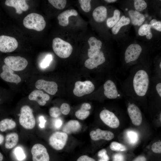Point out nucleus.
<instances>
[{
	"label": "nucleus",
	"mask_w": 161,
	"mask_h": 161,
	"mask_svg": "<svg viewBox=\"0 0 161 161\" xmlns=\"http://www.w3.org/2000/svg\"><path fill=\"white\" fill-rule=\"evenodd\" d=\"M148 68L138 67L130 70L128 76L121 84V91L125 97L134 101L147 100L151 77Z\"/></svg>",
	"instance_id": "obj_1"
},
{
	"label": "nucleus",
	"mask_w": 161,
	"mask_h": 161,
	"mask_svg": "<svg viewBox=\"0 0 161 161\" xmlns=\"http://www.w3.org/2000/svg\"><path fill=\"white\" fill-rule=\"evenodd\" d=\"M23 24L27 29L41 31L45 28L46 22L42 16L37 13H32L24 18Z\"/></svg>",
	"instance_id": "obj_2"
},
{
	"label": "nucleus",
	"mask_w": 161,
	"mask_h": 161,
	"mask_svg": "<svg viewBox=\"0 0 161 161\" xmlns=\"http://www.w3.org/2000/svg\"><path fill=\"white\" fill-rule=\"evenodd\" d=\"M52 47L55 53L61 58H66L71 55L73 47L69 43L58 37L52 41Z\"/></svg>",
	"instance_id": "obj_3"
},
{
	"label": "nucleus",
	"mask_w": 161,
	"mask_h": 161,
	"mask_svg": "<svg viewBox=\"0 0 161 161\" xmlns=\"http://www.w3.org/2000/svg\"><path fill=\"white\" fill-rule=\"evenodd\" d=\"M19 122L20 125L25 129L30 130L35 127V118L32 111L29 106L25 105L21 108Z\"/></svg>",
	"instance_id": "obj_4"
},
{
	"label": "nucleus",
	"mask_w": 161,
	"mask_h": 161,
	"mask_svg": "<svg viewBox=\"0 0 161 161\" xmlns=\"http://www.w3.org/2000/svg\"><path fill=\"white\" fill-rule=\"evenodd\" d=\"M125 97L128 101L127 110L132 123L134 125L140 126L143 120L142 114L140 109L134 102L133 100L126 97Z\"/></svg>",
	"instance_id": "obj_5"
},
{
	"label": "nucleus",
	"mask_w": 161,
	"mask_h": 161,
	"mask_svg": "<svg viewBox=\"0 0 161 161\" xmlns=\"http://www.w3.org/2000/svg\"><path fill=\"white\" fill-rule=\"evenodd\" d=\"M142 49L137 44H133L126 48L124 55V61L126 64H131L136 61L139 58Z\"/></svg>",
	"instance_id": "obj_6"
},
{
	"label": "nucleus",
	"mask_w": 161,
	"mask_h": 161,
	"mask_svg": "<svg viewBox=\"0 0 161 161\" xmlns=\"http://www.w3.org/2000/svg\"><path fill=\"white\" fill-rule=\"evenodd\" d=\"M68 138V135L66 133L63 132L56 131L49 137V143L53 148L60 150L64 147Z\"/></svg>",
	"instance_id": "obj_7"
},
{
	"label": "nucleus",
	"mask_w": 161,
	"mask_h": 161,
	"mask_svg": "<svg viewBox=\"0 0 161 161\" xmlns=\"http://www.w3.org/2000/svg\"><path fill=\"white\" fill-rule=\"evenodd\" d=\"M5 64L13 71H18L24 69L28 64L27 60L20 56H8L4 60Z\"/></svg>",
	"instance_id": "obj_8"
},
{
	"label": "nucleus",
	"mask_w": 161,
	"mask_h": 161,
	"mask_svg": "<svg viewBox=\"0 0 161 161\" xmlns=\"http://www.w3.org/2000/svg\"><path fill=\"white\" fill-rule=\"evenodd\" d=\"M95 89V85L91 81L86 80L82 82L78 81L75 83L73 93L75 96L80 97L91 93Z\"/></svg>",
	"instance_id": "obj_9"
},
{
	"label": "nucleus",
	"mask_w": 161,
	"mask_h": 161,
	"mask_svg": "<svg viewBox=\"0 0 161 161\" xmlns=\"http://www.w3.org/2000/svg\"><path fill=\"white\" fill-rule=\"evenodd\" d=\"M99 116L102 121L110 128L115 129L120 125V121L117 117L113 112L104 109L101 111Z\"/></svg>",
	"instance_id": "obj_10"
},
{
	"label": "nucleus",
	"mask_w": 161,
	"mask_h": 161,
	"mask_svg": "<svg viewBox=\"0 0 161 161\" xmlns=\"http://www.w3.org/2000/svg\"><path fill=\"white\" fill-rule=\"evenodd\" d=\"M18 42L14 37L5 35L0 36V51L4 53L11 52L18 47Z\"/></svg>",
	"instance_id": "obj_11"
},
{
	"label": "nucleus",
	"mask_w": 161,
	"mask_h": 161,
	"mask_svg": "<svg viewBox=\"0 0 161 161\" xmlns=\"http://www.w3.org/2000/svg\"><path fill=\"white\" fill-rule=\"evenodd\" d=\"M32 161H49V157L46 147L39 143L34 145L31 149Z\"/></svg>",
	"instance_id": "obj_12"
},
{
	"label": "nucleus",
	"mask_w": 161,
	"mask_h": 161,
	"mask_svg": "<svg viewBox=\"0 0 161 161\" xmlns=\"http://www.w3.org/2000/svg\"><path fill=\"white\" fill-rule=\"evenodd\" d=\"M35 86L37 89H43L51 95H55L58 91V85L56 82L53 81L38 80L35 82Z\"/></svg>",
	"instance_id": "obj_13"
},
{
	"label": "nucleus",
	"mask_w": 161,
	"mask_h": 161,
	"mask_svg": "<svg viewBox=\"0 0 161 161\" xmlns=\"http://www.w3.org/2000/svg\"><path fill=\"white\" fill-rule=\"evenodd\" d=\"M2 68L3 71L0 76L3 80L7 82L16 83L21 81V78L18 75L14 74L13 70L5 64L3 65Z\"/></svg>",
	"instance_id": "obj_14"
},
{
	"label": "nucleus",
	"mask_w": 161,
	"mask_h": 161,
	"mask_svg": "<svg viewBox=\"0 0 161 161\" xmlns=\"http://www.w3.org/2000/svg\"><path fill=\"white\" fill-rule=\"evenodd\" d=\"M88 42L90 47L88 50V55L89 58H92L99 54L102 43L100 40L97 39L94 37H90Z\"/></svg>",
	"instance_id": "obj_15"
},
{
	"label": "nucleus",
	"mask_w": 161,
	"mask_h": 161,
	"mask_svg": "<svg viewBox=\"0 0 161 161\" xmlns=\"http://www.w3.org/2000/svg\"><path fill=\"white\" fill-rule=\"evenodd\" d=\"M91 139L94 141L103 139L106 140H110L114 137V135L111 131L107 130H102L100 129L93 130L90 133Z\"/></svg>",
	"instance_id": "obj_16"
},
{
	"label": "nucleus",
	"mask_w": 161,
	"mask_h": 161,
	"mask_svg": "<svg viewBox=\"0 0 161 161\" xmlns=\"http://www.w3.org/2000/svg\"><path fill=\"white\" fill-rule=\"evenodd\" d=\"M106 60L103 52L100 51L97 55L86 60L85 62L84 65L87 68L92 69L104 63Z\"/></svg>",
	"instance_id": "obj_17"
},
{
	"label": "nucleus",
	"mask_w": 161,
	"mask_h": 161,
	"mask_svg": "<svg viewBox=\"0 0 161 161\" xmlns=\"http://www.w3.org/2000/svg\"><path fill=\"white\" fill-rule=\"evenodd\" d=\"M28 98L30 100L36 101L39 105L44 106L46 104V101L49 100L50 97L42 90H35L30 94Z\"/></svg>",
	"instance_id": "obj_18"
},
{
	"label": "nucleus",
	"mask_w": 161,
	"mask_h": 161,
	"mask_svg": "<svg viewBox=\"0 0 161 161\" xmlns=\"http://www.w3.org/2000/svg\"><path fill=\"white\" fill-rule=\"evenodd\" d=\"M78 14L77 11L74 9L65 10L60 14L58 16L59 24L63 27L67 26L69 24V17L72 16H76Z\"/></svg>",
	"instance_id": "obj_19"
},
{
	"label": "nucleus",
	"mask_w": 161,
	"mask_h": 161,
	"mask_svg": "<svg viewBox=\"0 0 161 161\" xmlns=\"http://www.w3.org/2000/svg\"><path fill=\"white\" fill-rule=\"evenodd\" d=\"M81 126L78 121L71 120L68 121L64 126L62 130L67 134L76 132L81 129Z\"/></svg>",
	"instance_id": "obj_20"
},
{
	"label": "nucleus",
	"mask_w": 161,
	"mask_h": 161,
	"mask_svg": "<svg viewBox=\"0 0 161 161\" xmlns=\"http://www.w3.org/2000/svg\"><path fill=\"white\" fill-rule=\"evenodd\" d=\"M107 15V10L104 6H101L96 8L92 13V16L95 21L102 22L106 19Z\"/></svg>",
	"instance_id": "obj_21"
},
{
	"label": "nucleus",
	"mask_w": 161,
	"mask_h": 161,
	"mask_svg": "<svg viewBox=\"0 0 161 161\" xmlns=\"http://www.w3.org/2000/svg\"><path fill=\"white\" fill-rule=\"evenodd\" d=\"M91 108L90 104L84 103L81 105L80 109L76 111L75 113L76 117L78 119L83 120L86 119L90 114L89 111Z\"/></svg>",
	"instance_id": "obj_22"
},
{
	"label": "nucleus",
	"mask_w": 161,
	"mask_h": 161,
	"mask_svg": "<svg viewBox=\"0 0 161 161\" xmlns=\"http://www.w3.org/2000/svg\"><path fill=\"white\" fill-rule=\"evenodd\" d=\"M18 141V136L16 133H12L7 134L5 138L4 147L7 149L14 147Z\"/></svg>",
	"instance_id": "obj_23"
},
{
	"label": "nucleus",
	"mask_w": 161,
	"mask_h": 161,
	"mask_svg": "<svg viewBox=\"0 0 161 161\" xmlns=\"http://www.w3.org/2000/svg\"><path fill=\"white\" fill-rule=\"evenodd\" d=\"M129 13L131 23L134 25L140 26L145 19L144 15L137 11L130 10L129 11Z\"/></svg>",
	"instance_id": "obj_24"
},
{
	"label": "nucleus",
	"mask_w": 161,
	"mask_h": 161,
	"mask_svg": "<svg viewBox=\"0 0 161 161\" xmlns=\"http://www.w3.org/2000/svg\"><path fill=\"white\" fill-rule=\"evenodd\" d=\"M16 126V122L12 119L5 118L0 121V131L4 132L7 130L14 129Z\"/></svg>",
	"instance_id": "obj_25"
},
{
	"label": "nucleus",
	"mask_w": 161,
	"mask_h": 161,
	"mask_svg": "<svg viewBox=\"0 0 161 161\" xmlns=\"http://www.w3.org/2000/svg\"><path fill=\"white\" fill-rule=\"evenodd\" d=\"M130 22V19L129 18L123 16L112 28V32L114 34H117L122 27L129 24Z\"/></svg>",
	"instance_id": "obj_26"
},
{
	"label": "nucleus",
	"mask_w": 161,
	"mask_h": 161,
	"mask_svg": "<svg viewBox=\"0 0 161 161\" xmlns=\"http://www.w3.org/2000/svg\"><path fill=\"white\" fill-rule=\"evenodd\" d=\"M151 27L148 24H144L141 26L138 31L139 35L141 36L146 35L148 39H151L152 37V34L151 31Z\"/></svg>",
	"instance_id": "obj_27"
},
{
	"label": "nucleus",
	"mask_w": 161,
	"mask_h": 161,
	"mask_svg": "<svg viewBox=\"0 0 161 161\" xmlns=\"http://www.w3.org/2000/svg\"><path fill=\"white\" fill-rule=\"evenodd\" d=\"M120 15V12L118 10H114L113 16L107 19L106 21L107 26L110 28L113 27L119 21Z\"/></svg>",
	"instance_id": "obj_28"
},
{
	"label": "nucleus",
	"mask_w": 161,
	"mask_h": 161,
	"mask_svg": "<svg viewBox=\"0 0 161 161\" xmlns=\"http://www.w3.org/2000/svg\"><path fill=\"white\" fill-rule=\"evenodd\" d=\"M48 1L55 8L59 10L64 8L66 3L65 0H48Z\"/></svg>",
	"instance_id": "obj_29"
},
{
	"label": "nucleus",
	"mask_w": 161,
	"mask_h": 161,
	"mask_svg": "<svg viewBox=\"0 0 161 161\" xmlns=\"http://www.w3.org/2000/svg\"><path fill=\"white\" fill-rule=\"evenodd\" d=\"M5 4L8 6L14 8L16 13L20 14L22 13L23 11L20 7L18 0H7L5 2Z\"/></svg>",
	"instance_id": "obj_30"
},
{
	"label": "nucleus",
	"mask_w": 161,
	"mask_h": 161,
	"mask_svg": "<svg viewBox=\"0 0 161 161\" xmlns=\"http://www.w3.org/2000/svg\"><path fill=\"white\" fill-rule=\"evenodd\" d=\"M110 148L112 151L118 152L124 151L126 149V147L123 145L115 141L111 143Z\"/></svg>",
	"instance_id": "obj_31"
},
{
	"label": "nucleus",
	"mask_w": 161,
	"mask_h": 161,
	"mask_svg": "<svg viewBox=\"0 0 161 161\" xmlns=\"http://www.w3.org/2000/svg\"><path fill=\"white\" fill-rule=\"evenodd\" d=\"M134 5L135 9L139 11L145 9L147 5L146 2L143 0H135Z\"/></svg>",
	"instance_id": "obj_32"
},
{
	"label": "nucleus",
	"mask_w": 161,
	"mask_h": 161,
	"mask_svg": "<svg viewBox=\"0 0 161 161\" xmlns=\"http://www.w3.org/2000/svg\"><path fill=\"white\" fill-rule=\"evenodd\" d=\"M78 2L83 10L86 13L89 12L91 9L90 0H79Z\"/></svg>",
	"instance_id": "obj_33"
},
{
	"label": "nucleus",
	"mask_w": 161,
	"mask_h": 161,
	"mask_svg": "<svg viewBox=\"0 0 161 161\" xmlns=\"http://www.w3.org/2000/svg\"><path fill=\"white\" fill-rule=\"evenodd\" d=\"M15 153L18 160H22L26 157L22 149L20 147H17L15 148Z\"/></svg>",
	"instance_id": "obj_34"
},
{
	"label": "nucleus",
	"mask_w": 161,
	"mask_h": 161,
	"mask_svg": "<svg viewBox=\"0 0 161 161\" xmlns=\"http://www.w3.org/2000/svg\"><path fill=\"white\" fill-rule=\"evenodd\" d=\"M98 156L100 158L98 161H109V157L107 154V151L105 149H102L98 152Z\"/></svg>",
	"instance_id": "obj_35"
},
{
	"label": "nucleus",
	"mask_w": 161,
	"mask_h": 161,
	"mask_svg": "<svg viewBox=\"0 0 161 161\" xmlns=\"http://www.w3.org/2000/svg\"><path fill=\"white\" fill-rule=\"evenodd\" d=\"M128 139L131 143H135L138 140V136L135 132L130 131L127 133Z\"/></svg>",
	"instance_id": "obj_36"
},
{
	"label": "nucleus",
	"mask_w": 161,
	"mask_h": 161,
	"mask_svg": "<svg viewBox=\"0 0 161 161\" xmlns=\"http://www.w3.org/2000/svg\"><path fill=\"white\" fill-rule=\"evenodd\" d=\"M49 113L51 117L56 118L59 117L61 113L59 108L56 107H53L49 109Z\"/></svg>",
	"instance_id": "obj_37"
},
{
	"label": "nucleus",
	"mask_w": 161,
	"mask_h": 161,
	"mask_svg": "<svg viewBox=\"0 0 161 161\" xmlns=\"http://www.w3.org/2000/svg\"><path fill=\"white\" fill-rule=\"evenodd\" d=\"M149 24L151 28H154L159 31H161V21L153 19L151 20Z\"/></svg>",
	"instance_id": "obj_38"
},
{
	"label": "nucleus",
	"mask_w": 161,
	"mask_h": 161,
	"mask_svg": "<svg viewBox=\"0 0 161 161\" xmlns=\"http://www.w3.org/2000/svg\"><path fill=\"white\" fill-rule=\"evenodd\" d=\"M52 59V56L51 55H47L41 64V66L42 68H45L47 67Z\"/></svg>",
	"instance_id": "obj_39"
},
{
	"label": "nucleus",
	"mask_w": 161,
	"mask_h": 161,
	"mask_svg": "<svg viewBox=\"0 0 161 161\" xmlns=\"http://www.w3.org/2000/svg\"><path fill=\"white\" fill-rule=\"evenodd\" d=\"M60 109L61 113L65 115L68 114L70 110L69 105L66 103H62L61 105Z\"/></svg>",
	"instance_id": "obj_40"
},
{
	"label": "nucleus",
	"mask_w": 161,
	"mask_h": 161,
	"mask_svg": "<svg viewBox=\"0 0 161 161\" xmlns=\"http://www.w3.org/2000/svg\"><path fill=\"white\" fill-rule=\"evenodd\" d=\"M151 150L154 153L160 154L161 153V142H157L154 143L151 146Z\"/></svg>",
	"instance_id": "obj_41"
},
{
	"label": "nucleus",
	"mask_w": 161,
	"mask_h": 161,
	"mask_svg": "<svg viewBox=\"0 0 161 161\" xmlns=\"http://www.w3.org/2000/svg\"><path fill=\"white\" fill-rule=\"evenodd\" d=\"M18 2L21 10L22 11H26L29 8V6L24 0H18Z\"/></svg>",
	"instance_id": "obj_42"
},
{
	"label": "nucleus",
	"mask_w": 161,
	"mask_h": 161,
	"mask_svg": "<svg viewBox=\"0 0 161 161\" xmlns=\"http://www.w3.org/2000/svg\"><path fill=\"white\" fill-rule=\"evenodd\" d=\"M124 157L121 153H116L113 156V161H124Z\"/></svg>",
	"instance_id": "obj_43"
},
{
	"label": "nucleus",
	"mask_w": 161,
	"mask_h": 161,
	"mask_svg": "<svg viewBox=\"0 0 161 161\" xmlns=\"http://www.w3.org/2000/svg\"><path fill=\"white\" fill-rule=\"evenodd\" d=\"M77 161H96L93 158L86 155H83L79 157Z\"/></svg>",
	"instance_id": "obj_44"
},
{
	"label": "nucleus",
	"mask_w": 161,
	"mask_h": 161,
	"mask_svg": "<svg viewBox=\"0 0 161 161\" xmlns=\"http://www.w3.org/2000/svg\"><path fill=\"white\" fill-rule=\"evenodd\" d=\"M39 120L40 122L39 124L40 127L41 128H44L46 120L42 116H41L39 117Z\"/></svg>",
	"instance_id": "obj_45"
},
{
	"label": "nucleus",
	"mask_w": 161,
	"mask_h": 161,
	"mask_svg": "<svg viewBox=\"0 0 161 161\" xmlns=\"http://www.w3.org/2000/svg\"><path fill=\"white\" fill-rule=\"evenodd\" d=\"M62 124V120L60 119H58L55 122V126L57 129L60 128Z\"/></svg>",
	"instance_id": "obj_46"
},
{
	"label": "nucleus",
	"mask_w": 161,
	"mask_h": 161,
	"mask_svg": "<svg viewBox=\"0 0 161 161\" xmlns=\"http://www.w3.org/2000/svg\"><path fill=\"white\" fill-rule=\"evenodd\" d=\"M133 161H146V159L143 156H139L137 157Z\"/></svg>",
	"instance_id": "obj_47"
},
{
	"label": "nucleus",
	"mask_w": 161,
	"mask_h": 161,
	"mask_svg": "<svg viewBox=\"0 0 161 161\" xmlns=\"http://www.w3.org/2000/svg\"><path fill=\"white\" fill-rule=\"evenodd\" d=\"M4 137L3 135L0 134V145L2 144L4 140Z\"/></svg>",
	"instance_id": "obj_48"
},
{
	"label": "nucleus",
	"mask_w": 161,
	"mask_h": 161,
	"mask_svg": "<svg viewBox=\"0 0 161 161\" xmlns=\"http://www.w3.org/2000/svg\"><path fill=\"white\" fill-rule=\"evenodd\" d=\"M117 1L116 0H105V1L109 3H112L115 2Z\"/></svg>",
	"instance_id": "obj_49"
},
{
	"label": "nucleus",
	"mask_w": 161,
	"mask_h": 161,
	"mask_svg": "<svg viewBox=\"0 0 161 161\" xmlns=\"http://www.w3.org/2000/svg\"><path fill=\"white\" fill-rule=\"evenodd\" d=\"M3 159V156L2 154L0 152V161H2Z\"/></svg>",
	"instance_id": "obj_50"
},
{
	"label": "nucleus",
	"mask_w": 161,
	"mask_h": 161,
	"mask_svg": "<svg viewBox=\"0 0 161 161\" xmlns=\"http://www.w3.org/2000/svg\"><path fill=\"white\" fill-rule=\"evenodd\" d=\"M126 10H128V9H127H127H126Z\"/></svg>",
	"instance_id": "obj_51"
}]
</instances>
